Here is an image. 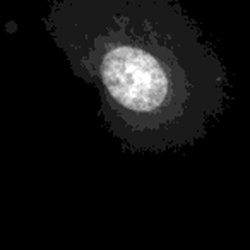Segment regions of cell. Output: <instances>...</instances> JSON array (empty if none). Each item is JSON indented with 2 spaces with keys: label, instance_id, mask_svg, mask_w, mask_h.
I'll return each mask as SVG.
<instances>
[{
  "label": "cell",
  "instance_id": "6da1fadb",
  "mask_svg": "<svg viewBox=\"0 0 250 250\" xmlns=\"http://www.w3.org/2000/svg\"><path fill=\"white\" fill-rule=\"evenodd\" d=\"M43 26L125 153L192 147L228 110V69L180 0H46Z\"/></svg>",
  "mask_w": 250,
  "mask_h": 250
}]
</instances>
